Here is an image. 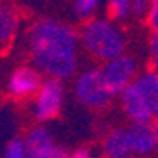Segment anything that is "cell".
Instances as JSON below:
<instances>
[{
    "label": "cell",
    "mask_w": 158,
    "mask_h": 158,
    "mask_svg": "<svg viewBox=\"0 0 158 158\" xmlns=\"http://www.w3.org/2000/svg\"><path fill=\"white\" fill-rule=\"evenodd\" d=\"M102 7V0H71V12L78 21L85 23L96 18Z\"/></svg>",
    "instance_id": "obj_13"
},
{
    "label": "cell",
    "mask_w": 158,
    "mask_h": 158,
    "mask_svg": "<svg viewBox=\"0 0 158 158\" xmlns=\"http://www.w3.org/2000/svg\"><path fill=\"white\" fill-rule=\"evenodd\" d=\"M149 70L158 73V56H153L151 57V64H149Z\"/></svg>",
    "instance_id": "obj_20"
},
{
    "label": "cell",
    "mask_w": 158,
    "mask_h": 158,
    "mask_svg": "<svg viewBox=\"0 0 158 158\" xmlns=\"http://www.w3.org/2000/svg\"><path fill=\"white\" fill-rule=\"evenodd\" d=\"M120 108L125 113L132 123H149L153 120V116L149 113L146 102H144L143 96H141L137 85L132 82L127 89H123L120 94Z\"/></svg>",
    "instance_id": "obj_8"
},
{
    "label": "cell",
    "mask_w": 158,
    "mask_h": 158,
    "mask_svg": "<svg viewBox=\"0 0 158 158\" xmlns=\"http://www.w3.org/2000/svg\"><path fill=\"white\" fill-rule=\"evenodd\" d=\"M127 135L132 155H149L158 146L156 134L153 125L149 123H132L130 127H127Z\"/></svg>",
    "instance_id": "obj_10"
},
{
    "label": "cell",
    "mask_w": 158,
    "mask_h": 158,
    "mask_svg": "<svg viewBox=\"0 0 158 158\" xmlns=\"http://www.w3.org/2000/svg\"><path fill=\"white\" fill-rule=\"evenodd\" d=\"M4 158H28L26 148H24V139H21V137H12L7 143V146H5Z\"/></svg>",
    "instance_id": "obj_15"
},
{
    "label": "cell",
    "mask_w": 158,
    "mask_h": 158,
    "mask_svg": "<svg viewBox=\"0 0 158 158\" xmlns=\"http://www.w3.org/2000/svg\"><path fill=\"white\" fill-rule=\"evenodd\" d=\"M102 5L108 18L116 23L130 18V0H102Z\"/></svg>",
    "instance_id": "obj_14"
},
{
    "label": "cell",
    "mask_w": 158,
    "mask_h": 158,
    "mask_svg": "<svg viewBox=\"0 0 158 158\" xmlns=\"http://www.w3.org/2000/svg\"><path fill=\"white\" fill-rule=\"evenodd\" d=\"M134 84L139 89V92L143 96L151 116L153 118L158 116V73H155L151 70H146L135 77Z\"/></svg>",
    "instance_id": "obj_11"
},
{
    "label": "cell",
    "mask_w": 158,
    "mask_h": 158,
    "mask_svg": "<svg viewBox=\"0 0 158 158\" xmlns=\"http://www.w3.org/2000/svg\"><path fill=\"white\" fill-rule=\"evenodd\" d=\"M101 75L104 80V85L111 92V96H118L139 75L137 73V61L134 56L123 52L120 56L106 61L101 68Z\"/></svg>",
    "instance_id": "obj_5"
},
{
    "label": "cell",
    "mask_w": 158,
    "mask_h": 158,
    "mask_svg": "<svg viewBox=\"0 0 158 158\" xmlns=\"http://www.w3.org/2000/svg\"><path fill=\"white\" fill-rule=\"evenodd\" d=\"M102 151L106 158H129L132 155L127 129H111L102 139Z\"/></svg>",
    "instance_id": "obj_12"
},
{
    "label": "cell",
    "mask_w": 158,
    "mask_h": 158,
    "mask_svg": "<svg viewBox=\"0 0 158 158\" xmlns=\"http://www.w3.org/2000/svg\"><path fill=\"white\" fill-rule=\"evenodd\" d=\"M144 21L148 24L149 30H156L158 28V0H151L149 2V7L144 14Z\"/></svg>",
    "instance_id": "obj_16"
},
{
    "label": "cell",
    "mask_w": 158,
    "mask_h": 158,
    "mask_svg": "<svg viewBox=\"0 0 158 158\" xmlns=\"http://www.w3.org/2000/svg\"><path fill=\"white\" fill-rule=\"evenodd\" d=\"M68 158H90V149L80 146V148L73 149L71 153H68Z\"/></svg>",
    "instance_id": "obj_19"
},
{
    "label": "cell",
    "mask_w": 158,
    "mask_h": 158,
    "mask_svg": "<svg viewBox=\"0 0 158 158\" xmlns=\"http://www.w3.org/2000/svg\"><path fill=\"white\" fill-rule=\"evenodd\" d=\"M151 37H149V42H148V51L153 56H158V28L156 30H151Z\"/></svg>",
    "instance_id": "obj_18"
},
{
    "label": "cell",
    "mask_w": 158,
    "mask_h": 158,
    "mask_svg": "<svg viewBox=\"0 0 158 158\" xmlns=\"http://www.w3.org/2000/svg\"><path fill=\"white\" fill-rule=\"evenodd\" d=\"M153 130H155L156 139H158V116H155V118H153Z\"/></svg>",
    "instance_id": "obj_21"
},
{
    "label": "cell",
    "mask_w": 158,
    "mask_h": 158,
    "mask_svg": "<svg viewBox=\"0 0 158 158\" xmlns=\"http://www.w3.org/2000/svg\"><path fill=\"white\" fill-rule=\"evenodd\" d=\"M64 102V85L63 80L47 78L42 82L40 89L33 96L31 111L33 118L40 123L57 118Z\"/></svg>",
    "instance_id": "obj_4"
},
{
    "label": "cell",
    "mask_w": 158,
    "mask_h": 158,
    "mask_svg": "<svg viewBox=\"0 0 158 158\" xmlns=\"http://www.w3.org/2000/svg\"><path fill=\"white\" fill-rule=\"evenodd\" d=\"M73 94L80 104L96 111L108 108L113 99L111 92L104 85L101 68H87L80 71L75 78Z\"/></svg>",
    "instance_id": "obj_3"
},
{
    "label": "cell",
    "mask_w": 158,
    "mask_h": 158,
    "mask_svg": "<svg viewBox=\"0 0 158 158\" xmlns=\"http://www.w3.org/2000/svg\"><path fill=\"white\" fill-rule=\"evenodd\" d=\"M21 31V16L12 4H0V52L12 47Z\"/></svg>",
    "instance_id": "obj_9"
},
{
    "label": "cell",
    "mask_w": 158,
    "mask_h": 158,
    "mask_svg": "<svg viewBox=\"0 0 158 158\" xmlns=\"http://www.w3.org/2000/svg\"><path fill=\"white\" fill-rule=\"evenodd\" d=\"M31 64L49 78L66 80L78 70L80 40L71 24L56 18H40L28 30Z\"/></svg>",
    "instance_id": "obj_1"
},
{
    "label": "cell",
    "mask_w": 158,
    "mask_h": 158,
    "mask_svg": "<svg viewBox=\"0 0 158 158\" xmlns=\"http://www.w3.org/2000/svg\"><path fill=\"white\" fill-rule=\"evenodd\" d=\"M151 0H130V16L132 18H144Z\"/></svg>",
    "instance_id": "obj_17"
},
{
    "label": "cell",
    "mask_w": 158,
    "mask_h": 158,
    "mask_svg": "<svg viewBox=\"0 0 158 158\" xmlns=\"http://www.w3.org/2000/svg\"><path fill=\"white\" fill-rule=\"evenodd\" d=\"M78 40L80 49L101 63L120 56L127 49V37L123 30L108 16H96L85 21L78 31Z\"/></svg>",
    "instance_id": "obj_2"
},
{
    "label": "cell",
    "mask_w": 158,
    "mask_h": 158,
    "mask_svg": "<svg viewBox=\"0 0 158 158\" xmlns=\"http://www.w3.org/2000/svg\"><path fill=\"white\" fill-rule=\"evenodd\" d=\"M104 158H106V156H104Z\"/></svg>",
    "instance_id": "obj_22"
},
{
    "label": "cell",
    "mask_w": 158,
    "mask_h": 158,
    "mask_svg": "<svg viewBox=\"0 0 158 158\" xmlns=\"http://www.w3.org/2000/svg\"><path fill=\"white\" fill-rule=\"evenodd\" d=\"M24 148L28 158H68L66 148L57 146L51 130L44 125L30 129L24 137Z\"/></svg>",
    "instance_id": "obj_7"
},
{
    "label": "cell",
    "mask_w": 158,
    "mask_h": 158,
    "mask_svg": "<svg viewBox=\"0 0 158 158\" xmlns=\"http://www.w3.org/2000/svg\"><path fill=\"white\" fill-rule=\"evenodd\" d=\"M42 82V73L33 64L18 66L9 75L7 94L16 101H24V99H30L37 94Z\"/></svg>",
    "instance_id": "obj_6"
}]
</instances>
